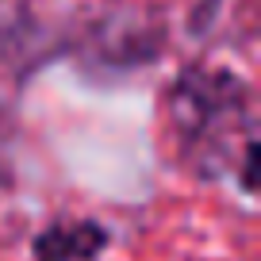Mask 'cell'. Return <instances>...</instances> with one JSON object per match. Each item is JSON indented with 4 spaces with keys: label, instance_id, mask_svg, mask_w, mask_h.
Here are the masks:
<instances>
[{
    "label": "cell",
    "instance_id": "cell-1",
    "mask_svg": "<svg viewBox=\"0 0 261 261\" xmlns=\"http://www.w3.org/2000/svg\"><path fill=\"white\" fill-rule=\"evenodd\" d=\"M165 115L188 169L200 177H223L242 162V188L257 177V135H253L250 85L230 69L188 65L165 92Z\"/></svg>",
    "mask_w": 261,
    "mask_h": 261
},
{
    "label": "cell",
    "instance_id": "cell-2",
    "mask_svg": "<svg viewBox=\"0 0 261 261\" xmlns=\"http://www.w3.org/2000/svg\"><path fill=\"white\" fill-rule=\"evenodd\" d=\"M81 50L89 54V62L108 65V69H135L162 54V27L158 19L135 8L104 12L85 27Z\"/></svg>",
    "mask_w": 261,
    "mask_h": 261
},
{
    "label": "cell",
    "instance_id": "cell-3",
    "mask_svg": "<svg viewBox=\"0 0 261 261\" xmlns=\"http://www.w3.org/2000/svg\"><path fill=\"white\" fill-rule=\"evenodd\" d=\"M50 19L42 16L39 0H0V62H39L46 54Z\"/></svg>",
    "mask_w": 261,
    "mask_h": 261
},
{
    "label": "cell",
    "instance_id": "cell-4",
    "mask_svg": "<svg viewBox=\"0 0 261 261\" xmlns=\"http://www.w3.org/2000/svg\"><path fill=\"white\" fill-rule=\"evenodd\" d=\"M108 246L96 223H58L35 234V261H92Z\"/></svg>",
    "mask_w": 261,
    "mask_h": 261
}]
</instances>
